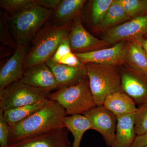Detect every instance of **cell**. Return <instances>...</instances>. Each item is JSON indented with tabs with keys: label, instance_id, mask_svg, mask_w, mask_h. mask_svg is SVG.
Wrapping results in <instances>:
<instances>
[{
	"label": "cell",
	"instance_id": "obj_1",
	"mask_svg": "<svg viewBox=\"0 0 147 147\" xmlns=\"http://www.w3.org/2000/svg\"><path fill=\"white\" fill-rule=\"evenodd\" d=\"M51 100L44 108L28 118L9 124V145L65 127L63 119L65 110L55 101Z\"/></svg>",
	"mask_w": 147,
	"mask_h": 147
},
{
	"label": "cell",
	"instance_id": "obj_2",
	"mask_svg": "<svg viewBox=\"0 0 147 147\" xmlns=\"http://www.w3.org/2000/svg\"><path fill=\"white\" fill-rule=\"evenodd\" d=\"M74 21L62 25L47 21L32 40L31 47L24 60V70L51 59L60 43L68 36Z\"/></svg>",
	"mask_w": 147,
	"mask_h": 147
},
{
	"label": "cell",
	"instance_id": "obj_3",
	"mask_svg": "<svg viewBox=\"0 0 147 147\" xmlns=\"http://www.w3.org/2000/svg\"><path fill=\"white\" fill-rule=\"evenodd\" d=\"M54 11L36 3L17 13L8 14L11 32L17 45L28 46Z\"/></svg>",
	"mask_w": 147,
	"mask_h": 147
},
{
	"label": "cell",
	"instance_id": "obj_4",
	"mask_svg": "<svg viewBox=\"0 0 147 147\" xmlns=\"http://www.w3.org/2000/svg\"><path fill=\"white\" fill-rule=\"evenodd\" d=\"M85 65L90 89L96 106L103 105L109 95L123 92L119 66L93 63Z\"/></svg>",
	"mask_w": 147,
	"mask_h": 147
},
{
	"label": "cell",
	"instance_id": "obj_5",
	"mask_svg": "<svg viewBox=\"0 0 147 147\" xmlns=\"http://www.w3.org/2000/svg\"><path fill=\"white\" fill-rule=\"evenodd\" d=\"M48 98L63 107L67 115H84L97 106L90 89L88 76L75 84L59 88L50 93Z\"/></svg>",
	"mask_w": 147,
	"mask_h": 147
},
{
	"label": "cell",
	"instance_id": "obj_6",
	"mask_svg": "<svg viewBox=\"0 0 147 147\" xmlns=\"http://www.w3.org/2000/svg\"><path fill=\"white\" fill-rule=\"evenodd\" d=\"M50 92L19 81L13 82L0 91V109L5 111L35 104L43 99H49Z\"/></svg>",
	"mask_w": 147,
	"mask_h": 147
},
{
	"label": "cell",
	"instance_id": "obj_7",
	"mask_svg": "<svg viewBox=\"0 0 147 147\" xmlns=\"http://www.w3.org/2000/svg\"><path fill=\"white\" fill-rule=\"evenodd\" d=\"M147 33V12L102 32V39L110 45L130 40H139Z\"/></svg>",
	"mask_w": 147,
	"mask_h": 147
},
{
	"label": "cell",
	"instance_id": "obj_8",
	"mask_svg": "<svg viewBox=\"0 0 147 147\" xmlns=\"http://www.w3.org/2000/svg\"><path fill=\"white\" fill-rule=\"evenodd\" d=\"M119 68L123 91L133 99L138 107L147 104V75L125 64L119 66Z\"/></svg>",
	"mask_w": 147,
	"mask_h": 147
},
{
	"label": "cell",
	"instance_id": "obj_9",
	"mask_svg": "<svg viewBox=\"0 0 147 147\" xmlns=\"http://www.w3.org/2000/svg\"><path fill=\"white\" fill-rule=\"evenodd\" d=\"M67 38L71 52L74 53H89L110 45L87 31L82 25L80 17L74 21Z\"/></svg>",
	"mask_w": 147,
	"mask_h": 147
},
{
	"label": "cell",
	"instance_id": "obj_10",
	"mask_svg": "<svg viewBox=\"0 0 147 147\" xmlns=\"http://www.w3.org/2000/svg\"><path fill=\"white\" fill-rule=\"evenodd\" d=\"M90 121L92 129L102 135L106 146L111 147L115 137L117 119L103 105L97 106L84 114Z\"/></svg>",
	"mask_w": 147,
	"mask_h": 147
},
{
	"label": "cell",
	"instance_id": "obj_11",
	"mask_svg": "<svg viewBox=\"0 0 147 147\" xmlns=\"http://www.w3.org/2000/svg\"><path fill=\"white\" fill-rule=\"evenodd\" d=\"M126 41L117 43L113 47L84 53H74L83 64L90 63L120 66L125 64Z\"/></svg>",
	"mask_w": 147,
	"mask_h": 147
},
{
	"label": "cell",
	"instance_id": "obj_12",
	"mask_svg": "<svg viewBox=\"0 0 147 147\" xmlns=\"http://www.w3.org/2000/svg\"><path fill=\"white\" fill-rule=\"evenodd\" d=\"M28 48L27 45H17L13 55L1 68L0 91L22 78L25 71L24 61Z\"/></svg>",
	"mask_w": 147,
	"mask_h": 147
},
{
	"label": "cell",
	"instance_id": "obj_13",
	"mask_svg": "<svg viewBox=\"0 0 147 147\" xmlns=\"http://www.w3.org/2000/svg\"><path fill=\"white\" fill-rule=\"evenodd\" d=\"M66 127L57 129L8 145V147H72Z\"/></svg>",
	"mask_w": 147,
	"mask_h": 147
},
{
	"label": "cell",
	"instance_id": "obj_14",
	"mask_svg": "<svg viewBox=\"0 0 147 147\" xmlns=\"http://www.w3.org/2000/svg\"><path fill=\"white\" fill-rule=\"evenodd\" d=\"M19 81L31 86L50 92L59 88L54 74L45 63L25 69Z\"/></svg>",
	"mask_w": 147,
	"mask_h": 147
},
{
	"label": "cell",
	"instance_id": "obj_15",
	"mask_svg": "<svg viewBox=\"0 0 147 147\" xmlns=\"http://www.w3.org/2000/svg\"><path fill=\"white\" fill-rule=\"evenodd\" d=\"M45 63L53 71L59 88L77 83L87 77L86 66L72 67L55 63L51 59Z\"/></svg>",
	"mask_w": 147,
	"mask_h": 147
},
{
	"label": "cell",
	"instance_id": "obj_16",
	"mask_svg": "<svg viewBox=\"0 0 147 147\" xmlns=\"http://www.w3.org/2000/svg\"><path fill=\"white\" fill-rule=\"evenodd\" d=\"M86 0H62L50 18L53 24L62 25L80 17Z\"/></svg>",
	"mask_w": 147,
	"mask_h": 147
},
{
	"label": "cell",
	"instance_id": "obj_17",
	"mask_svg": "<svg viewBox=\"0 0 147 147\" xmlns=\"http://www.w3.org/2000/svg\"><path fill=\"white\" fill-rule=\"evenodd\" d=\"M102 105L113 113L117 119L135 113L138 108L133 99L124 92L109 95Z\"/></svg>",
	"mask_w": 147,
	"mask_h": 147
},
{
	"label": "cell",
	"instance_id": "obj_18",
	"mask_svg": "<svg viewBox=\"0 0 147 147\" xmlns=\"http://www.w3.org/2000/svg\"><path fill=\"white\" fill-rule=\"evenodd\" d=\"M135 113L117 119L115 137L111 147H131L136 137L134 124Z\"/></svg>",
	"mask_w": 147,
	"mask_h": 147
},
{
	"label": "cell",
	"instance_id": "obj_19",
	"mask_svg": "<svg viewBox=\"0 0 147 147\" xmlns=\"http://www.w3.org/2000/svg\"><path fill=\"white\" fill-rule=\"evenodd\" d=\"M125 62L130 68L147 75V55L139 40L127 41Z\"/></svg>",
	"mask_w": 147,
	"mask_h": 147
},
{
	"label": "cell",
	"instance_id": "obj_20",
	"mask_svg": "<svg viewBox=\"0 0 147 147\" xmlns=\"http://www.w3.org/2000/svg\"><path fill=\"white\" fill-rule=\"evenodd\" d=\"M130 19L131 18L127 16L119 2V0H114L102 21L97 26L93 27L92 30L95 32H103Z\"/></svg>",
	"mask_w": 147,
	"mask_h": 147
},
{
	"label": "cell",
	"instance_id": "obj_21",
	"mask_svg": "<svg viewBox=\"0 0 147 147\" xmlns=\"http://www.w3.org/2000/svg\"><path fill=\"white\" fill-rule=\"evenodd\" d=\"M63 123L65 127L73 135L72 147H80L85 132L92 128L90 121L84 115L66 116L63 119Z\"/></svg>",
	"mask_w": 147,
	"mask_h": 147
},
{
	"label": "cell",
	"instance_id": "obj_22",
	"mask_svg": "<svg viewBox=\"0 0 147 147\" xmlns=\"http://www.w3.org/2000/svg\"><path fill=\"white\" fill-rule=\"evenodd\" d=\"M48 98L43 99L35 104L21 106L3 112L4 118L7 123L12 124L26 119L36 112L44 108L50 103Z\"/></svg>",
	"mask_w": 147,
	"mask_h": 147
},
{
	"label": "cell",
	"instance_id": "obj_23",
	"mask_svg": "<svg viewBox=\"0 0 147 147\" xmlns=\"http://www.w3.org/2000/svg\"><path fill=\"white\" fill-rule=\"evenodd\" d=\"M114 0H94L91 1L90 19L94 27L102 21Z\"/></svg>",
	"mask_w": 147,
	"mask_h": 147
},
{
	"label": "cell",
	"instance_id": "obj_24",
	"mask_svg": "<svg viewBox=\"0 0 147 147\" xmlns=\"http://www.w3.org/2000/svg\"><path fill=\"white\" fill-rule=\"evenodd\" d=\"M125 13L131 19L147 12V0H119Z\"/></svg>",
	"mask_w": 147,
	"mask_h": 147
},
{
	"label": "cell",
	"instance_id": "obj_25",
	"mask_svg": "<svg viewBox=\"0 0 147 147\" xmlns=\"http://www.w3.org/2000/svg\"><path fill=\"white\" fill-rule=\"evenodd\" d=\"M8 13L6 12L0 13V41L3 45L15 50L17 45L11 36L9 28Z\"/></svg>",
	"mask_w": 147,
	"mask_h": 147
},
{
	"label": "cell",
	"instance_id": "obj_26",
	"mask_svg": "<svg viewBox=\"0 0 147 147\" xmlns=\"http://www.w3.org/2000/svg\"><path fill=\"white\" fill-rule=\"evenodd\" d=\"M36 3V0H1L0 6L9 14L24 10Z\"/></svg>",
	"mask_w": 147,
	"mask_h": 147
},
{
	"label": "cell",
	"instance_id": "obj_27",
	"mask_svg": "<svg viewBox=\"0 0 147 147\" xmlns=\"http://www.w3.org/2000/svg\"><path fill=\"white\" fill-rule=\"evenodd\" d=\"M134 124L136 136L147 132V104L138 107L134 115Z\"/></svg>",
	"mask_w": 147,
	"mask_h": 147
},
{
	"label": "cell",
	"instance_id": "obj_28",
	"mask_svg": "<svg viewBox=\"0 0 147 147\" xmlns=\"http://www.w3.org/2000/svg\"><path fill=\"white\" fill-rule=\"evenodd\" d=\"M3 111L0 109V146L8 147L9 127L3 116Z\"/></svg>",
	"mask_w": 147,
	"mask_h": 147
},
{
	"label": "cell",
	"instance_id": "obj_29",
	"mask_svg": "<svg viewBox=\"0 0 147 147\" xmlns=\"http://www.w3.org/2000/svg\"><path fill=\"white\" fill-rule=\"evenodd\" d=\"M70 52H71V51L67 37L63 40L60 43L56 52L50 59L54 62L59 63L63 57Z\"/></svg>",
	"mask_w": 147,
	"mask_h": 147
},
{
	"label": "cell",
	"instance_id": "obj_30",
	"mask_svg": "<svg viewBox=\"0 0 147 147\" xmlns=\"http://www.w3.org/2000/svg\"><path fill=\"white\" fill-rule=\"evenodd\" d=\"M59 63L72 67H81L85 65L72 52L65 55L61 59Z\"/></svg>",
	"mask_w": 147,
	"mask_h": 147
},
{
	"label": "cell",
	"instance_id": "obj_31",
	"mask_svg": "<svg viewBox=\"0 0 147 147\" xmlns=\"http://www.w3.org/2000/svg\"><path fill=\"white\" fill-rule=\"evenodd\" d=\"M61 0H36V3L42 7L55 10L59 5Z\"/></svg>",
	"mask_w": 147,
	"mask_h": 147
},
{
	"label": "cell",
	"instance_id": "obj_32",
	"mask_svg": "<svg viewBox=\"0 0 147 147\" xmlns=\"http://www.w3.org/2000/svg\"><path fill=\"white\" fill-rule=\"evenodd\" d=\"M147 146V132L136 136L131 147H144Z\"/></svg>",
	"mask_w": 147,
	"mask_h": 147
},
{
	"label": "cell",
	"instance_id": "obj_33",
	"mask_svg": "<svg viewBox=\"0 0 147 147\" xmlns=\"http://www.w3.org/2000/svg\"><path fill=\"white\" fill-rule=\"evenodd\" d=\"M138 40H139V42L142 44V47L144 48V50H145V52L147 55V38H143L142 39Z\"/></svg>",
	"mask_w": 147,
	"mask_h": 147
},
{
	"label": "cell",
	"instance_id": "obj_34",
	"mask_svg": "<svg viewBox=\"0 0 147 147\" xmlns=\"http://www.w3.org/2000/svg\"><path fill=\"white\" fill-rule=\"evenodd\" d=\"M144 38H147V33L144 36Z\"/></svg>",
	"mask_w": 147,
	"mask_h": 147
},
{
	"label": "cell",
	"instance_id": "obj_35",
	"mask_svg": "<svg viewBox=\"0 0 147 147\" xmlns=\"http://www.w3.org/2000/svg\"><path fill=\"white\" fill-rule=\"evenodd\" d=\"M144 147H147V146H145Z\"/></svg>",
	"mask_w": 147,
	"mask_h": 147
}]
</instances>
